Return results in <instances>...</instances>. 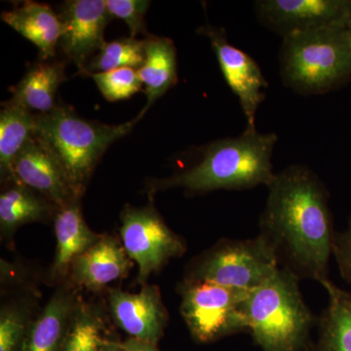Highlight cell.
<instances>
[{"mask_svg":"<svg viewBox=\"0 0 351 351\" xmlns=\"http://www.w3.org/2000/svg\"><path fill=\"white\" fill-rule=\"evenodd\" d=\"M258 235L271 247L280 269L300 280L327 278L336 232L329 191L311 168L288 166L269 186Z\"/></svg>","mask_w":351,"mask_h":351,"instance_id":"1","label":"cell"},{"mask_svg":"<svg viewBox=\"0 0 351 351\" xmlns=\"http://www.w3.org/2000/svg\"><path fill=\"white\" fill-rule=\"evenodd\" d=\"M278 136L245 129L237 137L219 138L200 149L191 167L152 184V189L179 188L191 195L245 191L269 186L276 173L272 164Z\"/></svg>","mask_w":351,"mask_h":351,"instance_id":"2","label":"cell"},{"mask_svg":"<svg viewBox=\"0 0 351 351\" xmlns=\"http://www.w3.org/2000/svg\"><path fill=\"white\" fill-rule=\"evenodd\" d=\"M278 61L283 84L302 96L327 94L345 86L351 80L348 24L285 36Z\"/></svg>","mask_w":351,"mask_h":351,"instance_id":"3","label":"cell"},{"mask_svg":"<svg viewBox=\"0 0 351 351\" xmlns=\"http://www.w3.org/2000/svg\"><path fill=\"white\" fill-rule=\"evenodd\" d=\"M142 119L138 113L130 121L110 125L82 119L69 106L57 105L50 112L38 113L36 133L59 159L80 197L108 147L130 133Z\"/></svg>","mask_w":351,"mask_h":351,"instance_id":"4","label":"cell"},{"mask_svg":"<svg viewBox=\"0 0 351 351\" xmlns=\"http://www.w3.org/2000/svg\"><path fill=\"white\" fill-rule=\"evenodd\" d=\"M300 279L280 269L267 283L250 291L243 311L248 331L265 351H295L313 327Z\"/></svg>","mask_w":351,"mask_h":351,"instance_id":"5","label":"cell"},{"mask_svg":"<svg viewBox=\"0 0 351 351\" xmlns=\"http://www.w3.org/2000/svg\"><path fill=\"white\" fill-rule=\"evenodd\" d=\"M279 269L271 247L258 234L250 239L221 240L191 263L186 279L253 291Z\"/></svg>","mask_w":351,"mask_h":351,"instance_id":"6","label":"cell"},{"mask_svg":"<svg viewBox=\"0 0 351 351\" xmlns=\"http://www.w3.org/2000/svg\"><path fill=\"white\" fill-rule=\"evenodd\" d=\"M249 292L184 279L181 290L182 318L193 336L202 343L248 331L243 306Z\"/></svg>","mask_w":351,"mask_h":351,"instance_id":"7","label":"cell"},{"mask_svg":"<svg viewBox=\"0 0 351 351\" xmlns=\"http://www.w3.org/2000/svg\"><path fill=\"white\" fill-rule=\"evenodd\" d=\"M121 221L122 245L137 263L138 282H147L152 274L186 250L184 239L166 225L154 207H127Z\"/></svg>","mask_w":351,"mask_h":351,"instance_id":"8","label":"cell"},{"mask_svg":"<svg viewBox=\"0 0 351 351\" xmlns=\"http://www.w3.org/2000/svg\"><path fill=\"white\" fill-rule=\"evenodd\" d=\"M198 32L211 43L223 78L239 99L246 119L247 130H257L256 115L269 88L260 66L248 53L228 41L223 27L206 24L200 27Z\"/></svg>","mask_w":351,"mask_h":351,"instance_id":"9","label":"cell"},{"mask_svg":"<svg viewBox=\"0 0 351 351\" xmlns=\"http://www.w3.org/2000/svg\"><path fill=\"white\" fill-rule=\"evenodd\" d=\"M254 11L261 24L283 38L348 24L351 0H258Z\"/></svg>","mask_w":351,"mask_h":351,"instance_id":"10","label":"cell"},{"mask_svg":"<svg viewBox=\"0 0 351 351\" xmlns=\"http://www.w3.org/2000/svg\"><path fill=\"white\" fill-rule=\"evenodd\" d=\"M59 48L84 73L90 57L105 45V31L112 15L105 0H69L61 5Z\"/></svg>","mask_w":351,"mask_h":351,"instance_id":"11","label":"cell"},{"mask_svg":"<svg viewBox=\"0 0 351 351\" xmlns=\"http://www.w3.org/2000/svg\"><path fill=\"white\" fill-rule=\"evenodd\" d=\"M14 175L17 184L43 195L58 209L80 198L59 159L36 133L18 154Z\"/></svg>","mask_w":351,"mask_h":351,"instance_id":"12","label":"cell"},{"mask_svg":"<svg viewBox=\"0 0 351 351\" xmlns=\"http://www.w3.org/2000/svg\"><path fill=\"white\" fill-rule=\"evenodd\" d=\"M110 307L113 319L132 338L156 345L168 322L158 288L145 285L138 293L112 290Z\"/></svg>","mask_w":351,"mask_h":351,"instance_id":"13","label":"cell"},{"mask_svg":"<svg viewBox=\"0 0 351 351\" xmlns=\"http://www.w3.org/2000/svg\"><path fill=\"white\" fill-rule=\"evenodd\" d=\"M131 262L123 245L110 235H103L75 258L71 276L80 287L98 291L124 278L130 270Z\"/></svg>","mask_w":351,"mask_h":351,"instance_id":"14","label":"cell"},{"mask_svg":"<svg viewBox=\"0 0 351 351\" xmlns=\"http://www.w3.org/2000/svg\"><path fill=\"white\" fill-rule=\"evenodd\" d=\"M1 20L36 46L41 61H51L56 56L61 20L47 4L25 1L13 10L2 13Z\"/></svg>","mask_w":351,"mask_h":351,"instance_id":"15","label":"cell"},{"mask_svg":"<svg viewBox=\"0 0 351 351\" xmlns=\"http://www.w3.org/2000/svg\"><path fill=\"white\" fill-rule=\"evenodd\" d=\"M145 40V62L138 69L147 96V103L140 112L142 117L178 82L177 49L174 43L170 38L151 34Z\"/></svg>","mask_w":351,"mask_h":351,"instance_id":"16","label":"cell"},{"mask_svg":"<svg viewBox=\"0 0 351 351\" xmlns=\"http://www.w3.org/2000/svg\"><path fill=\"white\" fill-rule=\"evenodd\" d=\"M54 226L57 248L52 272L54 276H64L71 270L75 258L97 243L103 235L90 230L77 200L58 209Z\"/></svg>","mask_w":351,"mask_h":351,"instance_id":"17","label":"cell"},{"mask_svg":"<svg viewBox=\"0 0 351 351\" xmlns=\"http://www.w3.org/2000/svg\"><path fill=\"white\" fill-rule=\"evenodd\" d=\"M64 80L63 63L39 60L29 66L24 77L14 88L10 100L32 112H38L39 114L50 112L57 107V91Z\"/></svg>","mask_w":351,"mask_h":351,"instance_id":"18","label":"cell"},{"mask_svg":"<svg viewBox=\"0 0 351 351\" xmlns=\"http://www.w3.org/2000/svg\"><path fill=\"white\" fill-rule=\"evenodd\" d=\"M38 113L9 100L0 112V171L1 177L17 184L14 162L29 138L36 134Z\"/></svg>","mask_w":351,"mask_h":351,"instance_id":"19","label":"cell"},{"mask_svg":"<svg viewBox=\"0 0 351 351\" xmlns=\"http://www.w3.org/2000/svg\"><path fill=\"white\" fill-rule=\"evenodd\" d=\"M328 304L318 318V351H351V291L339 288L329 277L319 281Z\"/></svg>","mask_w":351,"mask_h":351,"instance_id":"20","label":"cell"},{"mask_svg":"<svg viewBox=\"0 0 351 351\" xmlns=\"http://www.w3.org/2000/svg\"><path fill=\"white\" fill-rule=\"evenodd\" d=\"M52 207L57 206L32 189L12 184L0 195L1 232L12 233L25 223L44 221L52 214Z\"/></svg>","mask_w":351,"mask_h":351,"instance_id":"21","label":"cell"},{"mask_svg":"<svg viewBox=\"0 0 351 351\" xmlns=\"http://www.w3.org/2000/svg\"><path fill=\"white\" fill-rule=\"evenodd\" d=\"M71 315L73 302L69 295L63 292L55 294L32 325L23 351H58Z\"/></svg>","mask_w":351,"mask_h":351,"instance_id":"22","label":"cell"},{"mask_svg":"<svg viewBox=\"0 0 351 351\" xmlns=\"http://www.w3.org/2000/svg\"><path fill=\"white\" fill-rule=\"evenodd\" d=\"M145 58V39L122 38L104 45L88 62L83 75L105 73L112 69L130 68L138 69Z\"/></svg>","mask_w":351,"mask_h":351,"instance_id":"23","label":"cell"},{"mask_svg":"<svg viewBox=\"0 0 351 351\" xmlns=\"http://www.w3.org/2000/svg\"><path fill=\"white\" fill-rule=\"evenodd\" d=\"M90 76L93 78L104 98L108 101L130 99L143 87L138 69L122 68L93 73Z\"/></svg>","mask_w":351,"mask_h":351,"instance_id":"24","label":"cell"},{"mask_svg":"<svg viewBox=\"0 0 351 351\" xmlns=\"http://www.w3.org/2000/svg\"><path fill=\"white\" fill-rule=\"evenodd\" d=\"M105 343L98 319L90 313L80 311L69 327L63 351H101Z\"/></svg>","mask_w":351,"mask_h":351,"instance_id":"25","label":"cell"},{"mask_svg":"<svg viewBox=\"0 0 351 351\" xmlns=\"http://www.w3.org/2000/svg\"><path fill=\"white\" fill-rule=\"evenodd\" d=\"M151 3L147 0H106L108 12L128 25L132 38H137L141 34L149 36L145 16Z\"/></svg>","mask_w":351,"mask_h":351,"instance_id":"26","label":"cell"},{"mask_svg":"<svg viewBox=\"0 0 351 351\" xmlns=\"http://www.w3.org/2000/svg\"><path fill=\"white\" fill-rule=\"evenodd\" d=\"M24 331V318L20 313L3 309L0 316V351H16Z\"/></svg>","mask_w":351,"mask_h":351,"instance_id":"27","label":"cell"},{"mask_svg":"<svg viewBox=\"0 0 351 351\" xmlns=\"http://www.w3.org/2000/svg\"><path fill=\"white\" fill-rule=\"evenodd\" d=\"M332 256L341 277L351 285V216L346 230L335 234Z\"/></svg>","mask_w":351,"mask_h":351,"instance_id":"28","label":"cell"},{"mask_svg":"<svg viewBox=\"0 0 351 351\" xmlns=\"http://www.w3.org/2000/svg\"><path fill=\"white\" fill-rule=\"evenodd\" d=\"M120 348L121 351H158L156 345L133 338L128 339L123 345H120Z\"/></svg>","mask_w":351,"mask_h":351,"instance_id":"29","label":"cell"},{"mask_svg":"<svg viewBox=\"0 0 351 351\" xmlns=\"http://www.w3.org/2000/svg\"><path fill=\"white\" fill-rule=\"evenodd\" d=\"M101 351H121V348H120V345H117V343H106Z\"/></svg>","mask_w":351,"mask_h":351,"instance_id":"30","label":"cell"},{"mask_svg":"<svg viewBox=\"0 0 351 351\" xmlns=\"http://www.w3.org/2000/svg\"><path fill=\"white\" fill-rule=\"evenodd\" d=\"M348 31H350V36H351V17H350V21H348Z\"/></svg>","mask_w":351,"mask_h":351,"instance_id":"31","label":"cell"}]
</instances>
